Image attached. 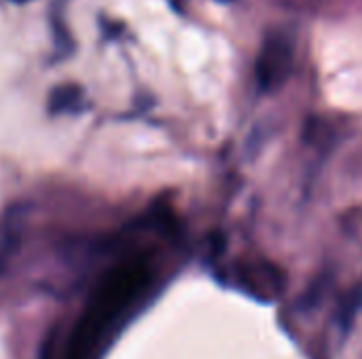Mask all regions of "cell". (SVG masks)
Masks as SVG:
<instances>
[{"instance_id": "cell-1", "label": "cell", "mask_w": 362, "mask_h": 359, "mask_svg": "<svg viewBox=\"0 0 362 359\" xmlns=\"http://www.w3.org/2000/svg\"><path fill=\"white\" fill-rule=\"evenodd\" d=\"M293 70V49L280 38L272 36L263 42L259 59H257V80L263 91L278 89Z\"/></svg>"}, {"instance_id": "cell-2", "label": "cell", "mask_w": 362, "mask_h": 359, "mask_svg": "<svg viewBox=\"0 0 362 359\" xmlns=\"http://www.w3.org/2000/svg\"><path fill=\"white\" fill-rule=\"evenodd\" d=\"M240 277L244 286L250 292H257L261 298H272L278 296L284 288V277L282 271L269 262H259V264H246L240 269Z\"/></svg>"}]
</instances>
